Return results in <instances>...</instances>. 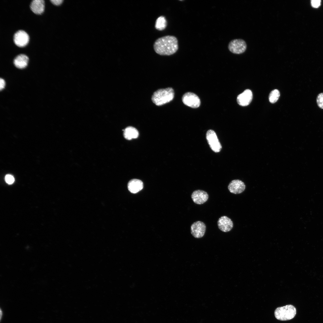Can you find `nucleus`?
<instances>
[{"label": "nucleus", "mask_w": 323, "mask_h": 323, "mask_svg": "<svg viewBox=\"0 0 323 323\" xmlns=\"http://www.w3.org/2000/svg\"><path fill=\"white\" fill-rule=\"evenodd\" d=\"M45 2L43 0H33L30 4V8L35 14L40 15L45 10Z\"/></svg>", "instance_id": "ddd939ff"}, {"label": "nucleus", "mask_w": 323, "mask_h": 323, "mask_svg": "<svg viewBox=\"0 0 323 323\" xmlns=\"http://www.w3.org/2000/svg\"><path fill=\"white\" fill-rule=\"evenodd\" d=\"M321 1L320 0H312L311 1V5L314 7L317 8L320 5Z\"/></svg>", "instance_id": "412c9836"}, {"label": "nucleus", "mask_w": 323, "mask_h": 323, "mask_svg": "<svg viewBox=\"0 0 323 323\" xmlns=\"http://www.w3.org/2000/svg\"><path fill=\"white\" fill-rule=\"evenodd\" d=\"M29 39L28 34L22 30L16 31L13 36V41L14 44L20 48L25 46L29 43Z\"/></svg>", "instance_id": "20e7f679"}, {"label": "nucleus", "mask_w": 323, "mask_h": 323, "mask_svg": "<svg viewBox=\"0 0 323 323\" xmlns=\"http://www.w3.org/2000/svg\"><path fill=\"white\" fill-rule=\"evenodd\" d=\"M153 48L157 54L161 55H170L175 53L178 49L177 38L173 36H166L157 39Z\"/></svg>", "instance_id": "f257e3e1"}, {"label": "nucleus", "mask_w": 323, "mask_h": 323, "mask_svg": "<svg viewBox=\"0 0 323 323\" xmlns=\"http://www.w3.org/2000/svg\"><path fill=\"white\" fill-rule=\"evenodd\" d=\"M29 60V57L27 55L23 54H20L14 58L13 60V63L16 68L22 69L25 68L28 65Z\"/></svg>", "instance_id": "4468645a"}, {"label": "nucleus", "mask_w": 323, "mask_h": 323, "mask_svg": "<svg viewBox=\"0 0 323 323\" xmlns=\"http://www.w3.org/2000/svg\"><path fill=\"white\" fill-rule=\"evenodd\" d=\"M206 227L205 224L201 221H197L193 223L191 227V233L195 238H199L204 235Z\"/></svg>", "instance_id": "6e6552de"}, {"label": "nucleus", "mask_w": 323, "mask_h": 323, "mask_svg": "<svg viewBox=\"0 0 323 323\" xmlns=\"http://www.w3.org/2000/svg\"><path fill=\"white\" fill-rule=\"evenodd\" d=\"M138 135L139 133L138 130L132 127H128L124 130V137L128 140L136 138L138 137Z\"/></svg>", "instance_id": "dca6fc26"}, {"label": "nucleus", "mask_w": 323, "mask_h": 323, "mask_svg": "<svg viewBox=\"0 0 323 323\" xmlns=\"http://www.w3.org/2000/svg\"><path fill=\"white\" fill-rule=\"evenodd\" d=\"M280 96L279 91L277 89L272 91L269 95V100L271 103H274L278 100Z\"/></svg>", "instance_id": "a211bd4d"}, {"label": "nucleus", "mask_w": 323, "mask_h": 323, "mask_svg": "<svg viewBox=\"0 0 323 323\" xmlns=\"http://www.w3.org/2000/svg\"><path fill=\"white\" fill-rule=\"evenodd\" d=\"M228 47L229 50L231 53L236 54H240L246 51L247 45L244 40L240 39H235L229 42Z\"/></svg>", "instance_id": "39448f33"}, {"label": "nucleus", "mask_w": 323, "mask_h": 323, "mask_svg": "<svg viewBox=\"0 0 323 323\" xmlns=\"http://www.w3.org/2000/svg\"><path fill=\"white\" fill-rule=\"evenodd\" d=\"M5 82L4 80L1 78L0 79V89L1 91L5 87Z\"/></svg>", "instance_id": "5701e85b"}, {"label": "nucleus", "mask_w": 323, "mask_h": 323, "mask_svg": "<svg viewBox=\"0 0 323 323\" xmlns=\"http://www.w3.org/2000/svg\"><path fill=\"white\" fill-rule=\"evenodd\" d=\"M5 179L6 182L9 184H13L15 180L13 176L10 174L6 175L5 176Z\"/></svg>", "instance_id": "aec40b11"}, {"label": "nucleus", "mask_w": 323, "mask_h": 323, "mask_svg": "<svg viewBox=\"0 0 323 323\" xmlns=\"http://www.w3.org/2000/svg\"><path fill=\"white\" fill-rule=\"evenodd\" d=\"M128 188L131 193L135 194L141 190L143 187V184L140 180L133 179L130 180L128 183Z\"/></svg>", "instance_id": "2eb2a0df"}, {"label": "nucleus", "mask_w": 323, "mask_h": 323, "mask_svg": "<svg viewBox=\"0 0 323 323\" xmlns=\"http://www.w3.org/2000/svg\"><path fill=\"white\" fill-rule=\"evenodd\" d=\"M192 200L196 204L200 205L205 202L208 199V195L205 191L197 190L193 191L191 195Z\"/></svg>", "instance_id": "9d476101"}, {"label": "nucleus", "mask_w": 323, "mask_h": 323, "mask_svg": "<svg viewBox=\"0 0 323 323\" xmlns=\"http://www.w3.org/2000/svg\"><path fill=\"white\" fill-rule=\"evenodd\" d=\"M316 102L319 107L323 109V92L319 94L316 98Z\"/></svg>", "instance_id": "6ab92c4d"}, {"label": "nucleus", "mask_w": 323, "mask_h": 323, "mask_svg": "<svg viewBox=\"0 0 323 323\" xmlns=\"http://www.w3.org/2000/svg\"><path fill=\"white\" fill-rule=\"evenodd\" d=\"M182 100L186 105L192 108L198 107L200 104V101L199 97L195 94L188 92L183 96Z\"/></svg>", "instance_id": "0eeeda50"}, {"label": "nucleus", "mask_w": 323, "mask_h": 323, "mask_svg": "<svg viewBox=\"0 0 323 323\" xmlns=\"http://www.w3.org/2000/svg\"><path fill=\"white\" fill-rule=\"evenodd\" d=\"M246 185L242 181L234 179L231 181L228 186L229 191L232 193L238 194L242 193L245 190Z\"/></svg>", "instance_id": "1a4fd4ad"}, {"label": "nucleus", "mask_w": 323, "mask_h": 323, "mask_svg": "<svg viewBox=\"0 0 323 323\" xmlns=\"http://www.w3.org/2000/svg\"><path fill=\"white\" fill-rule=\"evenodd\" d=\"M174 90L172 88L160 89L153 93L152 100L156 105L161 106L171 101L174 98Z\"/></svg>", "instance_id": "f03ea898"}, {"label": "nucleus", "mask_w": 323, "mask_h": 323, "mask_svg": "<svg viewBox=\"0 0 323 323\" xmlns=\"http://www.w3.org/2000/svg\"><path fill=\"white\" fill-rule=\"evenodd\" d=\"M219 228L224 232L230 231L233 226L232 220L226 216H223L219 218L217 221Z\"/></svg>", "instance_id": "f8f14e48"}, {"label": "nucleus", "mask_w": 323, "mask_h": 323, "mask_svg": "<svg viewBox=\"0 0 323 323\" xmlns=\"http://www.w3.org/2000/svg\"><path fill=\"white\" fill-rule=\"evenodd\" d=\"M50 2L51 4L54 5L58 6L60 5L62 3L63 0H50Z\"/></svg>", "instance_id": "4be33fe9"}, {"label": "nucleus", "mask_w": 323, "mask_h": 323, "mask_svg": "<svg viewBox=\"0 0 323 323\" xmlns=\"http://www.w3.org/2000/svg\"><path fill=\"white\" fill-rule=\"evenodd\" d=\"M167 22L165 17L161 16L156 19L155 25L156 28L159 31H162L166 28Z\"/></svg>", "instance_id": "f3484780"}, {"label": "nucleus", "mask_w": 323, "mask_h": 323, "mask_svg": "<svg viewBox=\"0 0 323 323\" xmlns=\"http://www.w3.org/2000/svg\"><path fill=\"white\" fill-rule=\"evenodd\" d=\"M252 97L253 95L250 89H247L237 96V102L240 106H246L251 103Z\"/></svg>", "instance_id": "9b49d317"}, {"label": "nucleus", "mask_w": 323, "mask_h": 323, "mask_svg": "<svg viewBox=\"0 0 323 323\" xmlns=\"http://www.w3.org/2000/svg\"><path fill=\"white\" fill-rule=\"evenodd\" d=\"M206 138L211 149L215 153L220 152L222 146L215 132L213 130H208L206 134Z\"/></svg>", "instance_id": "423d86ee"}, {"label": "nucleus", "mask_w": 323, "mask_h": 323, "mask_svg": "<svg viewBox=\"0 0 323 323\" xmlns=\"http://www.w3.org/2000/svg\"><path fill=\"white\" fill-rule=\"evenodd\" d=\"M1 311H0V312H1V313H0V314H1ZM0 316H1V317H0V319H1V315Z\"/></svg>", "instance_id": "b1692460"}, {"label": "nucleus", "mask_w": 323, "mask_h": 323, "mask_svg": "<svg viewBox=\"0 0 323 323\" xmlns=\"http://www.w3.org/2000/svg\"><path fill=\"white\" fill-rule=\"evenodd\" d=\"M275 318L281 321L292 319L296 314L295 307L292 305H287L277 308L274 312Z\"/></svg>", "instance_id": "7ed1b4c3"}]
</instances>
